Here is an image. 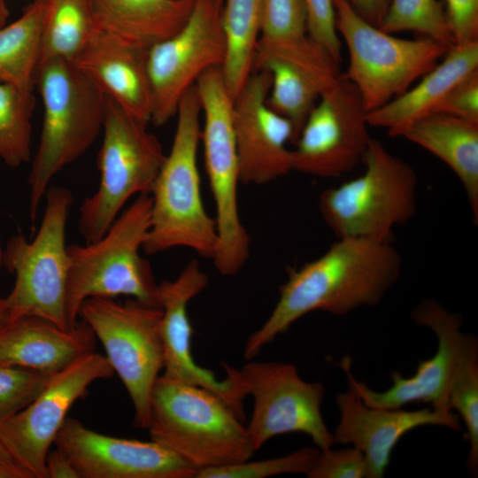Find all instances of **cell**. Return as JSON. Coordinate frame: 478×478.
Segmentation results:
<instances>
[{
  "instance_id": "obj_1",
  "label": "cell",
  "mask_w": 478,
  "mask_h": 478,
  "mask_svg": "<svg viewBox=\"0 0 478 478\" xmlns=\"http://www.w3.org/2000/svg\"><path fill=\"white\" fill-rule=\"evenodd\" d=\"M401 266V256L390 242L337 238L320 257L289 271L272 312L247 338L244 358H254L310 312L344 315L377 305L397 281Z\"/></svg>"
},
{
  "instance_id": "obj_2",
  "label": "cell",
  "mask_w": 478,
  "mask_h": 478,
  "mask_svg": "<svg viewBox=\"0 0 478 478\" xmlns=\"http://www.w3.org/2000/svg\"><path fill=\"white\" fill-rule=\"evenodd\" d=\"M175 117L172 146L150 194V226L143 251L155 255L188 248L212 259L219 239L215 219L207 213L201 195V105L195 85L183 95Z\"/></svg>"
},
{
  "instance_id": "obj_3",
  "label": "cell",
  "mask_w": 478,
  "mask_h": 478,
  "mask_svg": "<svg viewBox=\"0 0 478 478\" xmlns=\"http://www.w3.org/2000/svg\"><path fill=\"white\" fill-rule=\"evenodd\" d=\"M150 440L196 471L250 459L256 451L246 425L216 394L160 374L150 395Z\"/></svg>"
},
{
  "instance_id": "obj_4",
  "label": "cell",
  "mask_w": 478,
  "mask_h": 478,
  "mask_svg": "<svg viewBox=\"0 0 478 478\" xmlns=\"http://www.w3.org/2000/svg\"><path fill=\"white\" fill-rule=\"evenodd\" d=\"M35 87L42 101L43 117L27 179L33 223L50 181L90 148L102 131L105 112V96L71 61L40 64Z\"/></svg>"
},
{
  "instance_id": "obj_5",
  "label": "cell",
  "mask_w": 478,
  "mask_h": 478,
  "mask_svg": "<svg viewBox=\"0 0 478 478\" xmlns=\"http://www.w3.org/2000/svg\"><path fill=\"white\" fill-rule=\"evenodd\" d=\"M150 214V196L140 195L100 238L68 245L66 312L69 329L76 326L80 308L90 297L127 296L158 307V283L150 264L141 255Z\"/></svg>"
},
{
  "instance_id": "obj_6",
  "label": "cell",
  "mask_w": 478,
  "mask_h": 478,
  "mask_svg": "<svg viewBox=\"0 0 478 478\" xmlns=\"http://www.w3.org/2000/svg\"><path fill=\"white\" fill-rule=\"evenodd\" d=\"M362 162V174L320 194V212L337 238L390 242L416 212L418 175L374 138Z\"/></svg>"
},
{
  "instance_id": "obj_7",
  "label": "cell",
  "mask_w": 478,
  "mask_h": 478,
  "mask_svg": "<svg viewBox=\"0 0 478 478\" xmlns=\"http://www.w3.org/2000/svg\"><path fill=\"white\" fill-rule=\"evenodd\" d=\"M148 124L105 96L99 184L79 210L78 228L86 243L100 238L130 198L150 194L166 153Z\"/></svg>"
},
{
  "instance_id": "obj_8",
  "label": "cell",
  "mask_w": 478,
  "mask_h": 478,
  "mask_svg": "<svg viewBox=\"0 0 478 478\" xmlns=\"http://www.w3.org/2000/svg\"><path fill=\"white\" fill-rule=\"evenodd\" d=\"M35 237L12 236L4 248L3 266L15 275L5 297L10 320L23 316L47 320L68 330L66 312L69 274L66 226L73 202L64 187H49Z\"/></svg>"
},
{
  "instance_id": "obj_9",
  "label": "cell",
  "mask_w": 478,
  "mask_h": 478,
  "mask_svg": "<svg viewBox=\"0 0 478 478\" xmlns=\"http://www.w3.org/2000/svg\"><path fill=\"white\" fill-rule=\"evenodd\" d=\"M204 120L201 142L215 205L218 247L212 258L224 276L236 274L250 256V236L238 206L239 163L234 128V99L220 67L209 69L195 84Z\"/></svg>"
},
{
  "instance_id": "obj_10",
  "label": "cell",
  "mask_w": 478,
  "mask_h": 478,
  "mask_svg": "<svg viewBox=\"0 0 478 478\" xmlns=\"http://www.w3.org/2000/svg\"><path fill=\"white\" fill-rule=\"evenodd\" d=\"M333 4L335 27L349 52L343 75L357 89L367 112L406 91L450 48L427 37H396L365 20L346 0Z\"/></svg>"
},
{
  "instance_id": "obj_11",
  "label": "cell",
  "mask_w": 478,
  "mask_h": 478,
  "mask_svg": "<svg viewBox=\"0 0 478 478\" xmlns=\"http://www.w3.org/2000/svg\"><path fill=\"white\" fill-rule=\"evenodd\" d=\"M161 309L129 299L90 297L79 311L132 402L135 426L146 428L153 386L164 370Z\"/></svg>"
},
{
  "instance_id": "obj_12",
  "label": "cell",
  "mask_w": 478,
  "mask_h": 478,
  "mask_svg": "<svg viewBox=\"0 0 478 478\" xmlns=\"http://www.w3.org/2000/svg\"><path fill=\"white\" fill-rule=\"evenodd\" d=\"M239 375L247 396H252L253 408L247 432L255 451L274 436L302 433L320 450L335 444L333 433L322 414L324 386L303 380L290 363L251 361Z\"/></svg>"
},
{
  "instance_id": "obj_13",
  "label": "cell",
  "mask_w": 478,
  "mask_h": 478,
  "mask_svg": "<svg viewBox=\"0 0 478 478\" xmlns=\"http://www.w3.org/2000/svg\"><path fill=\"white\" fill-rule=\"evenodd\" d=\"M412 318L417 325L430 328L437 341L436 353L428 359L420 360L414 374L405 377L392 371V385L378 392L354 378L348 356L341 360L340 366L348 383L369 405L402 408L411 403H426L436 409L451 410L448 404L451 389L466 359L478 352L477 338L464 334L461 317L434 299L418 305L412 312Z\"/></svg>"
},
{
  "instance_id": "obj_14",
  "label": "cell",
  "mask_w": 478,
  "mask_h": 478,
  "mask_svg": "<svg viewBox=\"0 0 478 478\" xmlns=\"http://www.w3.org/2000/svg\"><path fill=\"white\" fill-rule=\"evenodd\" d=\"M221 7L222 0H195L183 27L148 50L154 125L175 116L183 95L203 73L221 67L226 50Z\"/></svg>"
},
{
  "instance_id": "obj_15",
  "label": "cell",
  "mask_w": 478,
  "mask_h": 478,
  "mask_svg": "<svg viewBox=\"0 0 478 478\" xmlns=\"http://www.w3.org/2000/svg\"><path fill=\"white\" fill-rule=\"evenodd\" d=\"M355 86L339 74L308 114L291 150L292 171L335 178L363 161L372 137Z\"/></svg>"
},
{
  "instance_id": "obj_16",
  "label": "cell",
  "mask_w": 478,
  "mask_h": 478,
  "mask_svg": "<svg viewBox=\"0 0 478 478\" xmlns=\"http://www.w3.org/2000/svg\"><path fill=\"white\" fill-rule=\"evenodd\" d=\"M113 374L105 356L87 353L54 373L31 404L0 422V439L34 478H45L46 455L72 405L94 382Z\"/></svg>"
},
{
  "instance_id": "obj_17",
  "label": "cell",
  "mask_w": 478,
  "mask_h": 478,
  "mask_svg": "<svg viewBox=\"0 0 478 478\" xmlns=\"http://www.w3.org/2000/svg\"><path fill=\"white\" fill-rule=\"evenodd\" d=\"M208 276L198 261H189L173 281L158 283L161 309L160 332L164 350V374L204 388L220 397L244 421L243 398L247 397L239 371L223 364L224 380L199 366L192 357V327L188 315L189 302L208 286Z\"/></svg>"
},
{
  "instance_id": "obj_18",
  "label": "cell",
  "mask_w": 478,
  "mask_h": 478,
  "mask_svg": "<svg viewBox=\"0 0 478 478\" xmlns=\"http://www.w3.org/2000/svg\"><path fill=\"white\" fill-rule=\"evenodd\" d=\"M54 445L79 478H195L196 469L159 443L98 433L67 417Z\"/></svg>"
},
{
  "instance_id": "obj_19",
  "label": "cell",
  "mask_w": 478,
  "mask_h": 478,
  "mask_svg": "<svg viewBox=\"0 0 478 478\" xmlns=\"http://www.w3.org/2000/svg\"><path fill=\"white\" fill-rule=\"evenodd\" d=\"M338 68L308 35L288 41L258 40L253 72L270 73L267 104L291 123L293 143L320 96L339 76Z\"/></svg>"
},
{
  "instance_id": "obj_20",
  "label": "cell",
  "mask_w": 478,
  "mask_h": 478,
  "mask_svg": "<svg viewBox=\"0 0 478 478\" xmlns=\"http://www.w3.org/2000/svg\"><path fill=\"white\" fill-rule=\"evenodd\" d=\"M271 75L253 72L234 99L240 183L263 185L292 171L291 123L267 104Z\"/></svg>"
},
{
  "instance_id": "obj_21",
  "label": "cell",
  "mask_w": 478,
  "mask_h": 478,
  "mask_svg": "<svg viewBox=\"0 0 478 478\" xmlns=\"http://www.w3.org/2000/svg\"><path fill=\"white\" fill-rule=\"evenodd\" d=\"M348 390L336 395L339 422L333 433L335 443L358 449L367 466V478H382L388 468L393 449L412 430L424 426L461 429L460 419L451 410L427 407L406 411L402 408L367 405L348 383Z\"/></svg>"
},
{
  "instance_id": "obj_22",
  "label": "cell",
  "mask_w": 478,
  "mask_h": 478,
  "mask_svg": "<svg viewBox=\"0 0 478 478\" xmlns=\"http://www.w3.org/2000/svg\"><path fill=\"white\" fill-rule=\"evenodd\" d=\"M148 50L100 29L73 61L107 97L145 122L152 114Z\"/></svg>"
},
{
  "instance_id": "obj_23",
  "label": "cell",
  "mask_w": 478,
  "mask_h": 478,
  "mask_svg": "<svg viewBox=\"0 0 478 478\" xmlns=\"http://www.w3.org/2000/svg\"><path fill=\"white\" fill-rule=\"evenodd\" d=\"M96 335L84 321L71 329L35 316L10 320L0 328V366L56 373L95 351Z\"/></svg>"
},
{
  "instance_id": "obj_24",
  "label": "cell",
  "mask_w": 478,
  "mask_h": 478,
  "mask_svg": "<svg viewBox=\"0 0 478 478\" xmlns=\"http://www.w3.org/2000/svg\"><path fill=\"white\" fill-rule=\"evenodd\" d=\"M478 69V41L452 44L431 70L403 94L367 112L370 127L385 128L399 136L412 123L433 112L447 93L463 78Z\"/></svg>"
},
{
  "instance_id": "obj_25",
  "label": "cell",
  "mask_w": 478,
  "mask_h": 478,
  "mask_svg": "<svg viewBox=\"0 0 478 478\" xmlns=\"http://www.w3.org/2000/svg\"><path fill=\"white\" fill-rule=\"evenodd\" d=\"M195 0H90L98 29L149 50L178 32Z\"/></svg>"
},
{
  "instance_id": "obj_26",
  "label": "cell",
  "mask_w": 478,
  "mask_h": 478,
  "mask_svg": "<svg viewBox=\"0 0 478 478\" xmlns=\"http://www.w3.org/2000/svg\"><path fill=\"white\" fill-rule=\"evenodd\" d=\"M443 162L463 186L474 223L478 220V124L431 112L399 135Z\"/></svg>"
},
{
  "instance_id": "obj_27",
  "label": "cell",
  "mask_w": 478,
  "mask_h": 478,
  "mask_svg": "<svg viewBox=\"0 0 478 478\" xmlns=\"http://www.w3.org/2000/svg\"><path fill=\"white\" fill-rule=\"evenodd\" d=\"M263 1L222 0L220 19L226 50L220 69L233 99L253 73L262 29Z\"/></svg>"
},
{
  "instance_id": "obj_28",
  "label": "cell",
  "mask_w": 478,
  "mask_h": 478,
  "mask_svg": "<svg viewBox=\"0 0 478 478\" xmlns=\"http://www.w3.org/2000/svg\"><path fill=\"white\" fill-rule=\"evenodd\" d=\"M44 0H34L0 27V82L33 92L40 62Z\"/></svg>"
},
{
  "instance_id": "obj_29",
  "label": "cell",
  "mask_w": 478,
  "mask_h": 478,
  "mask_svg": "<svg viewBox=\"0 0 478 478\" xmlns=\"http://www.w3.org/2000/svg\"><path fill=\"white\" fill-rule=\"evenodd\" d=\"M97 30L90 0H44L39 65L73 62Z\"/></svg>"
},
{
  "instance_id": "obj_30",
  "label": "cell",
  "mask_w": 478,
  "mask_h": 478,
  "mask_svg": "<svg viewBox=\"0 0 478 478\" xmlns=\"http://www.w3.org/2000/svg\"><path fill=\"white\" fill-rule=\"evenodd\" d=\"M33 92L0 82V159L16 168L32 159Z\"/></svg>"
},
{
  "instance_id": "obj_31",
  "label": "cell",
  "mask_w": 478,
  "mask_h": 478,
  "mask_svg": "<svg viewBox=\"0 0 478 478\" xmlns=\"http://www.w3.org/2000/svg\"><path fill=\"white\" fill-rule=\"evenodd\" d=\"M378 27L392 35L418 33L447 47L454 44L444 7L438 0H390Z\"/></svg>"
},
{
  "instance_id": "obj_32",
  "label": "cell",
  "mask_w": 478,
  "mask_h": 478,
  "mask_svg": "<svg viewBox=\"0 0 478 478\" xmlns=\"http://www.w3.org/2000/svg\"><path fill=\"white\" fill-rule=\"evenodd\" d=\"M449 408L455 410L465 426L469 451L466 466L471 474L478 470V352L459 371L449 394Z\"/></svg>"
},
{
  "instance_id": "obj_33",
  "label": "cell",
  "mask_w": 478,
  "mask_h": 478,
  "mask_svg": "<svg viewBox=\"0 0 478 478\" xmlns=\"http://www.w3.org/2000/svg\"><path fill=\"white\" fill-rule=\"evenodd\" d=\"M320 449L305 446L278 458L207 468L196 473L195 478H266L291 474H306L314 463Z\"/></svg>"
},
{
  "instance_id": "obj_34",
  "label": "cell",
  "mask_w": 478,
  "mask_h": 478,
  "mask_svg": "<svg viewBox=\"0 0 478 478\" xmlns=\"http://www.w3.org/2000/svg\"><path fill=\"white\" fill-rule=\"evenodd\" d=\"M52 373L0 366V422L31 404L48 384Z\"/></svg>"
},
{
  "instance_id": "obj_35",
  "label": "cell",
  "mask_w": 478,
  "mask_h": 478,
  "mask_svg": "<svg viewBox=\"0 0 478 478\" xmlns=\"http://www.w3.org/2000/svg\"><path fill=\"white\" fill-rule=\"evenodd\" d=\"M307 35L304 0H264L259 39L296 40Z\"/></svg>"
},
{
  "instance_id": "obj_36",
  "label": "cell",
  "mask_w": 478,
  "mask_h": 478,
  "mask_svg": "<svg viewBox=\"0 0 478 478\" xmlns=\"http://www.w3.org/2000/svg\"><path fill=\"white\" fill-rule=\"evenodd\" d=\"M307 35L340 65L342 44L335 27L333 0H304Z\"/></svg>"
},
{
  "instance_id": "obj_37",
  "label": "cell",
  "mask_w": 478,
  "mask_h": 478,
  "mask_svg": "<svg viewBox=\"0 0 478 478\" xmlns=\"http://www.w3.org/2000/svg\"><path fill=\"white\" fill-rule=\"evenodd\" d=\"M309 478H367V466L363 453L357 448L320 450L306 474Z\"/></svg>"
},
{
  "instance_id": "obj_38",
  "label": "cell",
  "mask_w": 478,
  "mask_h": 478,
  "mask_svg": "<svg viewBox=\"0 0 478 478\" xmlns=\"http://www.w3.org/2000/svg\"><path fill=\"white\" fill-rule=\"evenodd\" d=\"M433 112L478 124V69L459 81Z\"/></svg>"
},
{
  "instance_id": "obj_39",
  "label": "cell",
  "mask_w": 478,
  "mask_h": 478,
  "mask_svg": "<svg viewBox=\"0 0 478 478\" xmlns=\"http://www.w3.org/2000/svg\"><path fill=\"white\" fill-rule=\"evenodd\" d=\"M454 44L478 41V0H445Z\"/></svg>"
},
{
  "instance_id": "obj_40",
  "label": "cell",
  "mask_w": 478,
  "mask_h": 478,
  "mask_svg": "<svg viewBox=\"0 0 478 478\" xmlns=\"http://www.w3.org/2000/svg\"><path fill=\"white\" fill-rule=\"evenodd\" d=\"M44 466L45 478H79L69 458L56 446L48 451Z\"/></svg>"
},
{
  "instance_id": "obj_41",
  "label": "cell",
  "mask_w": 478,
  "mask_h": 478,
  "mask_svg": "<svg viewBox=\"0 0 478 478\" xmlns=\"http://www.w3.org/2000/svg\"><path fill=\"white\" fill-rule=\"evenodd\" d=\"M365 20L379 27L390 0H346Z\"/></svg>"
},
{
  "instance_id": "obj_42",
  "label": "cell",
  "mask_w": 478,
  "mask_h": 478,
  "mask_svg": "<svg viewBox=\"0 0 478 478\" xmlns=\"http://www.w3.org/2000/svg\"><path fill=\"white\" fill-rule=\"evenodd\" d=\"M0 478H34L0 439Z\"/></svg>"
},
{
  "instance_id": "obj_43",
  "label": "cell",
  "mask_w": 478,
  "mask_h": 478,
  "mask_svg": "<svg viewBox=\"0 0 478 478\" xmlns=\"http://www.w3.org/2000/svg\"><path fill=\"white\" fill-rule=\"evenodd\" d=\"M10 321L9 310L5 297L0 296V328Z\"/></svg>"
},
{
  "instance_id": "obj_44",
  "label": "cell",
  "mask_w": 478,
  "mask_h": 478,
  "mask_svg": "<svg viewBox=\"0 0 478 478\" xmlns=\"http://www.w3.org/2000/svg\"><path fill=\"white\" fill-rule=\"evenodd\" d=\"M8 16L9 11L5 0H0V27L5 25Z\"/></svg>"
},
{
  "instance_id": "obj_45",
  "label": "cell",
  "mask_w": 478,
  "mask_h": 478,
  "mask_svg": "<svg viewBox=\"0 0 478 478\" xmlns=\"http://www.w3.org/2000/svg\"><path fill=\"white\" fill-rule=\"evenodd\" d=\"M3 255H4V248L2 246L1 240H0V268L3 266Z\"/></svg>"
}]
</instances>
